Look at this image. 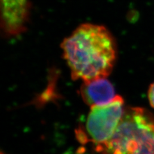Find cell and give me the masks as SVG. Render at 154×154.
Here are the masks:
<instances>
[{
    "instance_id": "1",
    "label": "cell",
    "mask_w": 154,
    "mask_h": 154,
    "mask_svg": "<svg viewBox=\"0 0 154 154\" xmlns=\"http://www.w3.org/2000/svg\"><path fill=\"white\" fill-rule=\"evenodd\" d=\"M64 57L73 80L88 82L106 78L116 59L111 33L103 26L83 24L62 43Z\"/></svg>"
},
{
    "instance_id": "6",
    "label": "cell",
    "mask_w": 154,
    "mask_h": 154,
    "mask_svg": "<svg viewBox=\"0 0 154 154\" xmlns=\"http://www.w3.org/2000/svg\"><path fill=\"white\" fill-rule=\"evenodd\" d=\"M148 98L149 103L153 108H154V82L152 84L149 88L148 92Z\"/></svg>"
},
{
    "instance_id": "2",
    "label": "cell",
    "mask_w": 154,
    "mask_h": 154,
    "mask_svg": "<svg viewBox=\"0 0 154 154\" xmlns=\"http://www.w3.org/2000/svg\"><path fill=\"white\" fill-rule=\"evenodd\" d=\"M96 149L102 154H154V116L143 108H127L112 136Z\"/></svg>"
},
{
    "instance_id": "3",
    "label": "cell",
    "mask_w": 154,
    "mask_h": 154,
    "mask_svg": "<svg viewBox=\"0 0 154 154\" xmlns=\"http://www.w3.org/2000/svg\"><path fill=\"white\" fill-rule=\"evenodd\" d=\"M124 100L116 95L111 102L93 106L88 114L84 131L78 132L82 143L91 142L96 147L103 145L112 136L125 112Z\"/></svg>"
},
{
    "instance_id": "4",
    "label": "cell",
    "mask_w": 154,
    "mask_h": 154,
    "mask_svg": "<svg viewBox=\"0 0 154 154\" xmlns=\"http://www.w3.org/2000/svg\"><path fill=\"white\" fill-rule=\"evenodd\" d=\"M2 25L8 36H16L25 30L28 0H1Z\"/></svg>"
},
{
    "instance_id": "7",
    "label": "cell",
    "mask_w": 154,
    "mask_h": 154,
    "mask_svg": "<svg viewBox=\"0 0 154 154\" xmlns=\"http://www.w3.org/2000/svg\"><path fill=\"white\" fill-rule=\"evenodd\" d=\"M1 154H4V153H1Z\"/></svg>"
},
{
    "instance_id": "5",
    "label": "cell",
    "mask_w": 154,
    "mask_h": 154,
    "mask_svg": "<svg viewBox=\"0 0 154 154\" xmlns=\"http://www.w3.org/2000/svg\"><path fill=\"white\" fill-rule=\"evenodd\" d=\"M80 94L84 102L91 107L107 104L116 97L114 86L106 78L84 82Z\"/></svg>"
}]
</instances>
